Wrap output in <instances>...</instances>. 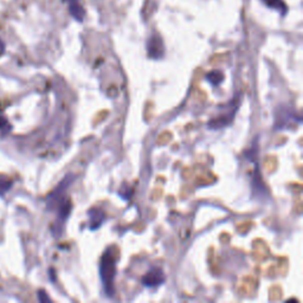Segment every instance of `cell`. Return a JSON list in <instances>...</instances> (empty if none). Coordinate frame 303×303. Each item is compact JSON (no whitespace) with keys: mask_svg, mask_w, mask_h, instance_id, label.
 Returning a JSON list of instances; mask_svg holds the SVG:
<instances>
[{"mask_svg":"<svg viewBox=\"0 0 303 303\" xmlns=\"http://www.w3.org/2000/svg\"><path fill=\"white\" fill-rule=\"evenodd\" d=\"M11 186H12L11 180L0 177V196H4L5 193H7L9 189H11Z\"/></svg>","mask_w":303,"mask_h":303,"instance_id":"30bf717a","label":"cell"},{"mask_svg":"<svg viewBox=\"0 0 303 303\" xmlns=\"http://www.w3.org/2000/svg\"><path fill=\"white\" fill-rule=\"evenodd\" d=\"M75 180V175L74 174H68L66 177L60 181L58 186L56 187L55 191L47 197V209L49 210H53L55 207H57L60 200L64 198V194L66 192V190L71 186V184L74 183Z\"/></svg>","mask_w":303,"mask_h":303,"instance_id":"7a4b0ae2","label":"cell"},{"mask_svg":"<svg viewBox=\"0 0 303 303\" xmlns=\"http://www.w3.org/2000/svg\"><path fill=\"white\" fill-rule=\"evenodd\" d=\"M115 274H116V261H115V255L113 254V249L109 248L106 253L103 254L101 260L100 266V275L102 280L103 289L107 296L113 298L114 289V280Z\"/></svg>","mask_w":303,"mask_h":303,"instance_id":"6da1fadb","label":"cell"},{"mask_svg":"<svg viewBox=\"0 0 303 303\" xmlns=\"http://www.w3.org/2000/svg\"><path fill=\"white\" fill-rule=\"evenodd\" d=\"M38 299H39L40 302H51L49 296L45 294L44 290H39V292H38Z\"/></svg>","mask_w":303,"mask_h":303,"instance_id":"8fae6325","label":"cell"},{"mask_svg":"<svg viewBox=\"0 0 303 303\" xmlns=\"http://www.w3.org/2000/svg\"><path fill=\"white\" fill-rule=\"evenodd\" d=\"M4 51H5V45H4V43H2V40L0 39V55H2Z\"/></svg>","mask_w":303,"mask_h":303,"instance_id":"4fadbf2b","label":"cell"},{"mask_svg":"<svg viewBox=\"0 0 303 303\" xmlns=\"http://www.w3.org/2000/svg\"><path fill=\"white\" fill-rule=\"evenodd\" d=\"M166 281L164 270L161 268L154 267L142 277L141 283L147 288H154V287H159L164 285Z\"/></svg>","mask_w":303,"mask_h":303,"instance_id":"3957f363","label":"cell"},{"mask_svg":"<svg viewBox=\"0 0 303 303\" xmlns=\"http://www.w3.org/2000/svg\"><path fill=\"white\" fill-rule=\"evenodd\" d=\"M89 221H90V229L96 230L103 224L104 222V212L100 209H91L88 212Z\"/></svg>","mask_w":303,"mask_h":303,"instance_id":"8992f818","label":"cell"},{"mask_svg":"<svg viewBox=\"0 0 303 303\" xmlns=\"http://www.w3.org/2000/svg\"><path fill=\"white\" fill-rule=\"evenodd\" d=\"M6 126H7V120L5 117L0 116V128H5Z\"/></svg>","mask_w":303,"mask_h":303,"instance_id":"7c38bea8","label":"cell"},{"mask_svg":"<svg viewBox=\"0 0 303 303\" xmlns=\"http://www.w3.org/2000/svg\"><path fill=\"white\" fill-rule=\"evenodd\" d=\"M262 1L268 7L276 9V11H279L282 15L287 13V5L283 0H262Z\"/></svg>","mask_w":303,"mask_h":303,"instance_id":"9c48e42d","label":"cell"},{"mask_svg":"<svg viewBox=\"0 0 303 303\" xmlns=\"http://www.w3.org/2000/svg\"><path fill=\"white\" fill-rule=\"evenodd\" d=\"M237 108H238V106L235 107L234 109L228 111V113H224L225 115H218V116H216L215 119H212L209 122L210 128H211V129H221V128H224V127H226V126H229V124L231 123L235 119V115H236V111H237Z\"/></svg>","mask_w":303,"mask_h":303,"instance_id":"5b68a950","label":"cell"},{"mask_svg":"<svg viewBox=\"0 0 303 303\" xmlns=\"http://www.w3.org/2000/svg\"><path fill=\"white\" fill-rule=\"evenodd\" d=\"M225 79V75L222 70H212L206 75V81L213 87H218L221 85Z\"/></svg>","mask_w":303,"mask_h":303,"instance_id":"ba28073f","label":"cell"},{"mask_svg":"<svg viewBox=\"0 0 303 303\" xmlns=\"http://www.w3.org/2000/svg\"><path fill=\"white\" fill-rule=\"evenodd\" d=\"M68 6L70 14L77 21H82L83 18H84L85 11L81 6V4H79L78 0H68Z\"/></svg>","mask_w":303,"mask_h":303,"instance_id":"52a82bcc","label":"cell"},{"mask_svg":"<svg viewBox=\"0 0 303 303\" xmlns=\"http://www.w3.org/2000/svg\"><path fill=\"white\" fill-rule=\"evenodd\" d=\"M147 51H148V56L151 57V58L154 59L162 58V56H164L165 53V46L161 37L156 36V34L151 36L147 43Z\"/></svg>","mask_w":303,"mask_h":303,"instance_id":"277c9868","label":"cell"}]
</instances>
